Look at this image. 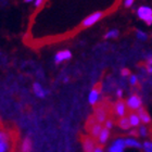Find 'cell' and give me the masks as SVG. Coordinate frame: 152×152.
<instances>
[{
    "mask_svg": "<svg viewBox=\"0 0 152 152\" xmlns=\"http://www.w3.org/2000/svg\"><path fill=\"white\" fill-rule=\"evenodd\" d=\"M14 139L11 130L1 129L0 133V152H13Z\"/></svg>",
    "mask_w": 152,
    "mask_h": 152,
    "instance_id": "cell-1",
    "label": "cell"
},
{
    "mask_svg": "<svg viewBox=\"0 0 152 152\" xmlns=\"http://www.w3.org/2000/svg\"><path fill=\"white\" fill-rule=\"evenodd\" d=\"M103 16H104V12H101V11H98V12L92 13L91 15L87 16V18L83 21L82 24H80V26H82V28L90 27V26H92L94 24H96V23L98 22L99 20H101Z\"/></svg>",
    "mask_w": 152,
    "mask_h": 152,
    "instance_id": "cell-2",
    "label": "cell"
},
{
    "mask_svg": "<svg viewBox=\"0 0 152 152\" xmlns=\"http://www.w3.org/2000/svg\"><path fill=\"white\" fill-rule=\"evenodd\" d=\"M137 14L139 16V19H141L142 21L148 24L151 25L152 24V9L149 7H140L139 9L137 10Z\"/></svg>",
    "mask_w": 152,
    "mask_h": 152,
    "instance_id": "cell-3",
    "label": "cell"
},
{
    "mask_svg": "<svg viewBox=\"0 0 152 152\" xmlns=\"http://www.w3.org/2000/svg\"><path fill=\"white\" fill-rule=\"evenodd\" d=\"M96 120L98 123H105V121L108 120V109L103 107L102 104L98 105L95 108V115Z\"/></svg>",
    "mask_w": 152,
    "mask_h": 152,
    "instance_id": "cell-4",
    "label": "cell"
},
{
    "mask_svg": "<svg viewBox=\"0 0 152 152\" xmlns=\"http://www.w3.org/2000/svg\"><path fill=\"white\" fill-rule=\"evenodd\" d=\"M126 104H127V108L129 109V110L135 111V110H139L141 108L142 101H141V98L138 95H133L127 99Z\"/></svg>",
    "mask_w": 152,
    "mask_h": 152,
    "instance_id": "cell-5",
    "label": "cell"
},
{
    "mask_svg": "<svg viewBox=\"0 0 152 152\" xmlns=\"http://www.w3.org/2000/svg\"><path fill=\"white\" fill-rule=\"evenodd\" d=\"M82 145L84 152H95L96 150V142L92 137L83 136L82 137Z\"/></svg>",
    "mask_w": 152,
    "mask_h": 152,
    "instance_id": "cell-6",
    "label": "cell"
},
{
    "mask_svg": "<svg viewBox=\"0 0 152 152\" xmlns=\"http://www.w3.org/2000/svg\"><path fill=\"white\" fill-rule=\"evenodd\" d=\"M114 113L115 115H117L118 117H124L127 113V104L126 102L123 100H118L117 102H115V104L113 107Z\"/></svg>",
    "mask_w": 152,
    "mask_h": 152,
    "instance_id": "cell-7",
    "label": "cell"
},
{
    "mask_svg": "<svg viewBox=\"0 0 152 152\" xmlns=\"http://www.w3.org/2000/svg\"><path fill=\"white\" fill-rule=\"evenodd\" d=\"M100 91H101V84L98 83V84H96L95 87L91 89V91L89 94V103L91 105H95L97 103L99 95H100Z\"/></svg>",
    "mask_w": 152,
    "mask_h": 152,
    "instance_id": "cell-8",
    "label": "cell"
},
{
    "mask_svg": "<svg viewBox=\"0 0 152 152\" xmlns=\"http://www.w3.org/2000/svg\"><path fill=\"white\" fill-rule=\"evenodd\" d=\"M126 147V143H125V139H122V138H118L113 142L110 149H109V152H123L124 149Z\"/></svg>",
    "mask_w": 152,
    "mask_h": 152,
    "instance_id": "cell-9",
    "label": "cell"
},
{
    "mask_svg": "<svg viewBox=\"0 0 152 152\" xmlns=\"http://www.w3.org/2000/svg\"><path fill=\"white\" fill-rule=\"evenodd\" d=\"M71 58H72V53H71L70 50H62L57 52L56 57H54V62L59 64L61 62H63V61L70 60Z\"/></svg>",
    "mask_w": 152,
    "mask_h": 152,
    "instance_id": "cell-10",
    "label": "cell"
},
{
    "mask_svg": "<svg viewBox=\"0 0 152 152\" xmlns=\"http://www.w3.org/2000/svg\"><path fill=\"white\" fill-rule=\"evenodd\" d=\"M102 126H101V124L100 123H97L96 124H94L90 128L88 129V132H89V134H90V136L94 138V139H98L99 138V136H100V133L102 132Z\"/></svg>",
    "mask_w": 152,
    "mask_h": 152,
    "instance_id": "cell-11",
    "label": "cell"
},
{
    "mask_svg": "<svg viewBox=\"0 0 152 152\" xmlns=\"http://www.w3.org/2000/svg\"><path fill=\"white\" fill-rule=\"evenodd\" d=\"M138 115H139V117H140V121H141L143 124L151 123V117H150L148 112H147L143 108H140L139 110H138Z\"/></svg>",
    "mask_w": 152,
    "mask_h": 152,
    "instance_id": "cell-12",
    "label": "cell"
},
{
    "mask_svg": "<svg viewBox=\"0 0 152 152\" xmlns=\"http://www.w3.org/2000/svg\"><path fill=\"white\" fill-rule=\"evenodd\" d=\"M33 90L35 92V95L39 98H45L46 97V90H45L42 87H41L40 84H38V83H35L34 85H33Z\"/></svg>",
    "mask_w": 152,
    "mask_h": 152,
    "instance_id": "cell-13",
    "label": "cell"
},
{
    "mask_svg": "<svg viewBox=\"0 0 152 152\" xmlns=\"http://www.w3.org/2000/svg\"><path fill=\"white\" fill-rule=\"evenodd\" d=\"M117 125H118V127H121V128L124 130H127L130 126H132V125H130V122H129V118L126 116L121 117L120 120L117 121Z\"/></svg>",
    "mask_w": 152,
    "mask_h": 152,
    "instance_id": "cell-14",
    "label": "cell"
},
{
    "mask_svg": "<svg viewBox=\"0 0 152 152\" xmlns=\"http://www.w3.org/2000/svg\"><path fill=\"white\" fill-rule=\"evenodd\" d=\"M109 130L110 129H108V128H103L102 132L100 133V136H99V138H98V142L100 143V145H104V143L108 141L109 136H110V132H109Z\"/></svg>",
    "mask_w": 152,
    "mask_h": 152,
    "instance_id": "cell-15",
    "label": "cell"
},
{
    "mask_svg": "<svg viewBox=\"0 0 152 152\" xmlns=\"http://www.w3.org/2000/svg\"><path fill=\"white\" fill-rule=\"evenodd\" d=\"M31 150H32V140L28 137H26L21 145V152H31Z\"/></svg>",
    "mask_w": 152,
    "mask_h": 152,
    "instance_id": "cell-16",
    "label": "cell"
},
{
    "mask_svg": "<svg viewBox=\"0 0 152 152\" xmlns=\"http://www.w3.org/2000/svg\"><path fill=\"white\" fill-rule=\"evenodd\" d=\"M128 118H129V122H130V125L133 127H137L139 126L140 124V117L139 115L137 113H134V112H132V113H129V116H128Z\"/></svg>",
    "mask_w": 152,
    "mask_h": 152,
    "instance_id": "cell-17",
    "label": "cell"
},
{
    "mask_svg": "<svg viewBox=\"0 0 152 152\" xmlns=\"http://www.w3.org/2000/svg\"><path fill=\"white\" fill-rule=\"evenodd\" d=\"M125 143H126V147H130V148H141V145L138 140L134 139V138H126L125 139Z\"/></svg>",
    "mask_w": 152,
    "mask_h": 152,
    "instance_id": "cell-18",
    "label": "cell"
},
{
    "mask_svg": "<svg viewBox=\"0 0 152 152\" xmlns=\"http://www.w3.org/2000/svg\"><path fill=\"white\" fill-rule=\"evenodd\" d=\"M117 36H118V31H116V29H112V31H110V32H108L107 34H105L104 38L105 39H108V38H116Z\"/></svg>",
    "mask_w": 152,
    "mask_h": 152,
    "instance_id": "cell-19",
    "label": "cell"
},
{
    "mask_svg": "<svg viewBox=\"0 0 152 152\" xmlns=\"http://www.w3.org/2000/svg\"><path fill=\"white\" fill-rule=\"evenodd\" d=\"M142 147L145 152H152V141H145Z\"/></svg>",
    "mask_w": 152,
    "mask_h": 152,
    "instance_id": "cell-20",
    "label": "cell"
},
{
    "mask_svg": "<svg viewBox=\"0 0 152 152\" xmlns=\"http://www.w3.org/2000/svg\"><path fill=\"white\" fill-rule=\"evenodd\" d=\"M146 69L149 73L152 74V56L148 57V61H147V63H146Z\"/></svg>",
    "mask_w": 152,
    "mask_h": 152,
    "instance_id": "cell-21",
    "label": "cell"
},
{
    "mask_svg": "<svg viewBox=\"0 0 152 152\" xmlns=\"http://www.w3.org/2000/svg\"><path fill=\"white\" fill-rule=\"evenodd\" d=\"M136 35H137V38H138V39H140V40H146L147 38H148L146 34H145L143 32H141V31H137Z\"/></svg>",
    "mask_w": 152,
    "mask_h": 152,
    "instance_id": "cell-22",
    "label": "cell"
},
{
    "mask_svg": "<svg viewBox=\"0 0 152 152\" xmlns=\"http://www.w3.org/2000/svg\"><path fill=\"white\" fill-rule=\"evenodd\" d=\"M139 135L142 137H146L148 135V129H147L146 126H140L139 128Z\"/></svg>",
    "mask_w": 152,
    "mask_h": 152,
    "instance_id": "cell-23",
    "label": "cell"
},
{
    "mask_svg": "<svg viewBox=\"0 0 152 152\" xmlns=\"http://www.w3.org/2000/svg\"><path fill=\"white\" fill-rule=\"evenodd\" d=\"M112 127H113V121H112L111 118H108V120L105 121V123H104V128L111 129Z\"/></svg>",
    "mask_w": 152,
    "mask_h": 152,
    "instance_id": "cell-24",
    "label": "cell"
},
{
    "mask_svg": "<svg viewBox=\"0 0 152 152\" xmlns=\"http://www.w3.org/2000/svg\"><path fill=\"white\" fill-rule=\"evenodd\" d=\"M137 82H138V79H137V76H135V75L130 76V79H129L130 85H132V86H136L137 85Z\"/></svg>",
    "mask_w": 152,
    "mask_h": 152,
    "instance_id": "cell-25",
    "label": "cell"
},
{
    "mask_svg": "<svg viewBox=\"0 0 152 152\" xmlns=\"http://www.w3.org/2000/svg\"><path fill=\"white\" fill-rule=\"evenodd\" d=\"M121 74H122V76H124V77H126V76H132L130 71L128 70V69H123V70L121 71Z\"/></svg>",
    "mask_w": 152,
    "mask_h": 152,
    "instance_id": "cell-26",
    "label": "cell"
},
{
    "mask_svg": "<svg viewBox=\"0 0 152 152\" xmlns=\"http://www.w3.org/2000/svg\"><path fill=\"white\" fill-rule=\"evenodd\" d=\"M134 1H135V0H125V1H124V4H125L126 8H129V7H132Z\"/></svg>",
    "mask_w": 152,
    "mask_h": 152,
    "instance_id": "cell-27",
    "label": "cell"
},
{
    "mask_svg": "<svg viewBox=\"0 0 152 152\" xmlns=\"http://www.w3.org/2000/svg\"><path fill=\"white\" fill-rule=\"evenodd\" d=\"M45 0H36L35 1V7L36 8H38V7H40L42 3H44Z\"/></svg>",
    "mask_w": 152,
    "mask_h": 152,
    "instance_id": "cell-28",
    "label": "cell"
},
{
    "mask_svg": "<svg viewBox=\"0 0 152 152\" xmlns=\"http://www.w3.org/2000/svg\"><path fill=\"white\" fill-rule=\"evenodd\" d=\"M116 94H117V97H118V98H121V97H122V95H123V91H122V89H117Z\"/></svg>",
    "mask_w": 152,
    "mask_h": 152,
    "instance_id": "cell-29",
    "label": "cell"
},
{
    "mask_svg": "<svg viewBox=\"0 0 152 152\" xmlns=\"http://www.w3.org/2000/svg\"><path fill=\"white\" fill-rule=\"evenodd\" d=\"M129 134H130V135H133V136H138V135H139V134H138V132H136V130H132Z\"/></svg>",
    "mask_w": 152,
    "mask_h": 152,
    "instance_id": "cell-30",
    "label": "cell"
},
{
    "mask_svg": "<svg viewBox=\"0 0 152 152\" xmlns=\"http://www.w3.org/2000/svg\"><path fill=\"white\" fill-rule=\"evenodd\" d=\"M95 152H103V150H102L101 147H97L96 150H95Z\"/></svg>",
    "mask_w": 152,
    "mask_h": 152,
    "instance_id": "cell-31",
    "label": "cell"
},
{
    "mask_svg": "<svg viewBox=\"0 0 152 152\" xmlns=\"http://www.w3.org/2000/svg\"><path fill=\"white\" fill-rule=\"evenodd\" d=\"M31 1H33V0H25V2H31Z\"/></svg>",
    "mask_w": 152,
    "mask_h": 152,
    "instance_id": "cell-32",
    "label": "cell"
}]
</instances>
